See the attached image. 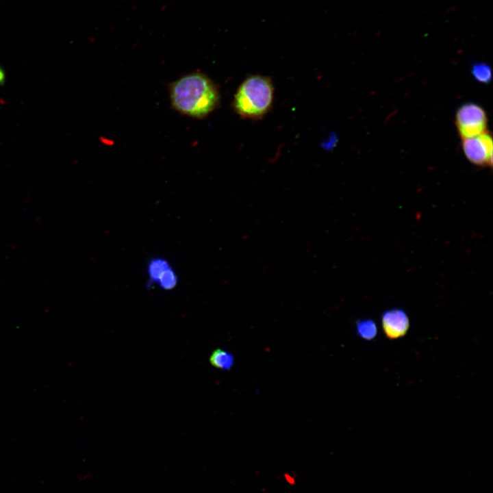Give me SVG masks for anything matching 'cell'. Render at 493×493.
I'll return each mask as SVG.
<instances>
[{"label":"cell","mask_w":493,"mask_h":493,"mask_svg":"<svg viewBox=\"0 0 493 493\" xmlns=\"http://www.w3.org/2000/svg\"><path fill=\"white\" fill-rule=\"evenodd\" d=\"M5 81V73L3 68L0 66V85H3Z\"/></svg>","instance_id":"10"},{"label":"cell","mask_w":493,"mask_h":493,"mask_svg":"<svg viewBox=\"0 0 493 493\" xmlns=\"http://www.w3.org/2000/svg\"><path fill=\"white\" fill-rule=\"evenodd\" d=\"M462 151L466 159L479 166H491L492 164V138L489 132L462 139Z\"/></svg>","instance_id":"4"},{"label":"cell","mask_w":493,"mask_h":493,"mask_svg":"<svg viewBox=\"0 0 493 493\" xmlns=\"http://www.w3.org/2000/svg\"><path fill=\"white\" fill-rule=\"evenodd\" d=\"M274 99V86L270 77L260 75L246 78L238 87L233 108L240 116L260 119L270 110Z\"/></svg>","instance_id":"2"},{"label":"cell","mask_w":493,"mask_h":493,"mask_svg":"<svg viewBox=\"0 0 493 493\" xmlns=\"http://www.w3.org/2000/svg\"><path fill=\"white\" fill-rule=\"evenodd\" d=\"M470 72L472 76L477 82L488 84L492 81V68L484 62H473L470 67Z\"/></svg>","instance_id":"9"},{"label":"cell","mask_w":493,"mask_h":493,"mask_svg":"<svg viewBox=\"0 0 493 493\" xmlns=\"http://www.w3.org/2000/svg\"><path fill=\"white\" fill-rule=\"evenodd\" d=\"M355 330L357 336L366 341L374 340L378 333L376 322L371 318L359 319L356 321Z\"/></svg>","instance_id":"7"},{"label":"cell","mask_w":493,"mask_h":493,"mask_svg":"<svg viewBox=\"0 0 493 493\" xmlns=\"http://www.w3.org/2000/svg\"><path fill=\"white\" fill-rule=\"evenodd\" d=\"M209 360L214 367L223 370H230L234 363L233 355L229 351L221 349L214 350Z\"/></svg>","instance_id":"8"},{"label":"cell","mask_w":493,"mask_h":493,"mask_svg":"<svg viewBox=\"0 0 493 493\" xmlns=\"http://www.w3.org/2000/svg\"><path fill=\"white\" fill-rule=\"evenodd\" d=\"M147 275L150 283L161 289L170 290L175 288L178 278L170 263L163 257H154L147 265Z\"/></svg>","instance_id":"5"},{"label":"cell","mask_w":493,"mask_h":493,"mask_svg":"<svg viewBox=\"0 0 493 493\" xmlns=\"http://www.w3.org/2000/svg\"><path fill=\"white\" fill-rule=\"evenodd\" d=\"M455 123L462 139L475 137L488 131V116L485 110L472 102L459 107L455 113Z\"/></svg>","instance_id":"3"},{"label":"cell","mask_w":493,"mask_h":493,"mask_svg":"<svg viewBox=\"0 0 493 493\" xmlns=\"http://www.w3.org/2000/svg\"><path fill=\"white\" fill-rule=\"evenodd\" d=\"M172 107L179 113L195 118H203L220 103L216 84L204 73L194 72L173 81L169 88Z\"/></svg>","instance_id":"1"},{"label":"cell","mask_w":493,"mask_h":493,"mask_svg":"<svg viewBox=\"0 0 493 493\" xmlns=\"http://www.w3.org/2000/svg\"><path fill=\"white\" fill-rule=\"evenodd\" d=\"M383 331L389 340L404 337L409 331L410 322L406 312L401 308L384 311L381 316Z\"/></svg>","instance_id":"6"}]
</instances>
